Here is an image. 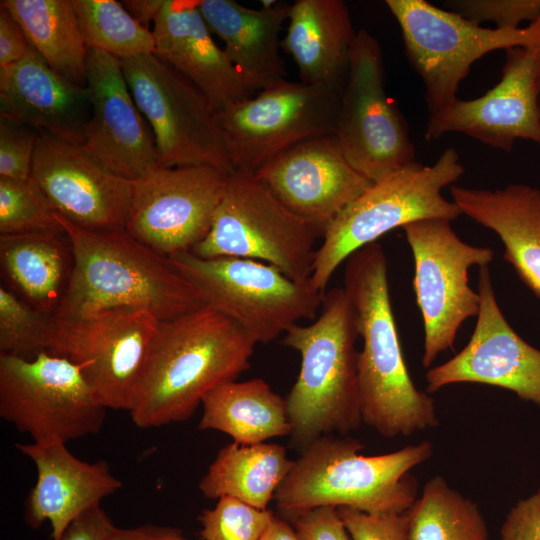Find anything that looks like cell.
Instances as JSON below:
<instances>
[{
  "label": "cell",
  "mask_w": 540,
  "mask_h": 540,
  "mask_svg": "<svg viewBox=\"0 0 540 540\" xmlns=\"http://www.w3.org/2000/svg\"><path fill=\"white\" fill-rule=\"evenodd\" d=\"M275 515L235 498L218 499L198 517L201 540H261Z\"/></svg>",
  "instance_id": "d590c367"
},
{
  "label": "cell",
  "mask_w": 540,
  "mask_h": 540,
  "mask_svg": "<svg viewBox=\"0 0 540 540\" xmlns=\"http://www.w3.org/2000/svg\"><path fill=\"white\" fill-rule=\"evenodd\" d=\"M344 290L363 339L358 353L362 421L387 438L437 426L434 400L415 387L403 358L387 259L379 243H370L347 258Z\"/></svg>",
  "instance_id": "7a4b0ae2"
},
{
  "label": "cell",
  "mask_w": 540,
  "mask_h": 540,
  "mask_svg": "<svg viewBox=\"0 0 540 540\" xmlns=\"http://www.w3.org/2000/svg\"><path fill=\"white\" fill-rule=\"evenodd\" d=\"M35 465L36 483L25 501L24 519L32 529L50 523L51 540H61L67 527L84 512L122 488L105 460L83 461L66 444L17 443Z\"/></svg>",
  "instance_id": "7402d4cb"
},
{
  "label": "cell",
  "mask_w": 540,
  "mask_h": 540,
  "mask_svg": "<svg viewBox=\"0 0 540 540\" xmlns=\"http://www.w3.org/2000/svg\"><path fill=\"white\" fill-rule=\"evenodd\" d=\"M199 430L229 435L238 444H258L291 434L286 399L261 378L225 382L202 400Z\"/></svg>",
  "instance_id": "f1b7e54d"
},
{
  "label": "cell",
  "mask_w": 540,
  "mask_h": 540,
  "mask_svg": "<svg viewBox=\"0 0 540 540\" xmlns=\"http://www.w3.org/2000/svg\"><path fill=\"white\" fill-rule=\"evenodd\" d=\"M409 540H491L478 505L440 475L408 510Z\"/></svg>",
  "instance_id": "1f68e13d"
},
{
  "label": "cell",
  "mask_w": 540,
  "mask_h": 540,
  "mask_svg": "<svg viewBox=\"0 0 540 540\" xmlns=\"http://www.w3.org/2000/svg\"><path fill=\"white\" fill-rule=\"evenodd\" d=\"M88 48L120 60L154 54L153 32L138 23L115 0H71Z\"/></svg>",
  "instance_id": "d6a6232c"
},
{
  "label": "cell",
  "mask_w": 540,
  "mask_h": 540,
  "mask_svg": "<svg viewBox=\"0 0 540 540\" xmlns=\"http://www.w3.org/2000/svg\"><path fill=\"white\" fill-rule=\"evenodd\" d=\"M254 176L322 237L337 216L373 184L348 162L334 135L291 147Z\"/></svg>",
  "instance_id": "ffe728a7"
},
{
  "label": "cell",
  "mask_w": 540,
  "mask_h": 540,
  "mask_svg": "<svg viewBox=\"0 0 540 540\" xmlns=\"http://www.w3.org/2000/svg\"><path fill=\"white\" fill-rule=\"evenodd\" d=\"M396 19L409 64L421 79L429 114L457 97L471 66L498 49L523 46L540 38V16L527 27L486 28L425 0H386Z\"/></svg>",
  "instance_id": "30bf717a"
},
{
  "label": "cell",
  "mask_w": 540,
  "mask_h": 540,
  "mask_svg": "<svg viewBox=\"0 0 540 540\" xmlns=\"http://www.w3.org/2000/svg\"><path fill=\"white\" fill-rule=\"evenodd\" d=\"M505 51L500 81L478 98H457L429 114L426 139L462 133L506 152L519 139L540 145V38Z\"/></svg>",
  "instance_id": "e0dca14e"
},
{
  "label": "cell",
  "mask_w": 540,
  "mask_h": 540,
  "mask_svg": "<svg viewBox=\"0 0 540 540\" xmlns=\"http://www.w3.org/2000/svg\"><path fill=\"white\" fill-rule=\"evenodd\" d=\"M501 540H540V489L518 501L500 529Z\"/></svg>",
  "instance_id": "60d3db41"
},
{
  "label": "cell",
  "mask_w": 540,
  "mask_h": 540,
  "mask_svg": "<svg viewBox=\"0 0 540 540\" xmlns=\"http://www.w3.org/2000/svg\"><path fill=\"white\" fill-rule=\"evenodd\" d=\"M463 173L457 150L448 147L431 165L413 161L373 182L326 229L316 250L311 285L324 292L341 263L391 230L422 219L458 218L460 208L445 199L442 190Z\"/></svg>",
  "instance_id": "8992f818"
},
{
  "label": "cell",
  "mask_w": 540,
  "mask_h": 540,
  "mask_svg": "<svg viewBox=\"0 0 540 540\" xmlns=\"http://www.w3.org/2000/svg\"><path fill=\"white\" fill-rule=\"evenodd\" d=\"M37 139L38 132L34 129L0 116V178L31 177Z\"/></svg>",
  "instance_id": "74e56055"
},
{
  "label": "cell",
  "mask_w": 540,
  "mask_h": 540,
  "mask_svg": "<svg viewBox=\"0 0 540 540\" xmlns=\"http://www.w3.org/2000/svg\"><path fill=\"white\" fill-rule=\"evenodd\" d=\"M121 63L152 130L159 166H209L227 175L234 172L216 110L196 86L154 54Z\"/></svg>",
  "instance_id": "4fadbf2b"
},
{
  "label": "cell",
  "mask_w": 540,
  "mask_h": 540,
  "mask_svg": "<svg viewBox=\"0 0 540 540\" xmlns=\"http://www.w3.org/2000/svg\"><path fill=\"white\" fill-rule=\"evenodd\" d=\"M52 317L1 285L0 353L30 358L44 350Z\"/></svg>",
  "instance_id": "e575fe53"
},
{
  "label": "cell",
  "mask_w": 540,
  "mask_h": 540,
  "mask_svg": "<svg viewBox=\"0 0 540 540\" xmlns=\"http://www.w3.org/2000/svg\"><path fill=\"white\" fill-rule=\"evenodd\" d=\"M159 322L151 312L133 307L53 316L44 350L78 364L107 409L129 412Z\"/></svg>",
  "instance_id": "8fae6325"
},
{
  "label": "cell",
  "mask_w": 540,
  "mask_h": 540,
  "mask_svg": "<svg viewBox=\"0 0 540 540\" xmlns=\"http://www.w3.org/2000/svg\"><path fill=\"white\" fill-rule=\"evenodd\" d=\"M356 314L344 288L324 293L320 314L292 326L282 344L298 351L301 367L286 399L290 442L302 452L333 433L357 430L362 421Z\"/></svg>",
  "instance_id": "277c9868"
},
{
  "label": "cell",
  "mask_w": 540,
  "mask_h": 540,
  "mask_svg": "<svg viewBox=\"0 0 540 540\" xmlns=\"http://www.w3.org/2000/svg\"><path fill=\"white\" fill-rule=\"evenodd\" d=\"M450 194L462 214L498 235L504 260L540 298V189L527 184L495 190L452 185Z\"/></svg>",
  "instance_id": "484cf974"
},
{
  "label": "cell",
  "mask_w": 540,
  "mask_h": 540,
  "mask_svg": "<svg viewBox=\"0 0 540 540\" xmlns=\"http://www.w3.org/2000/svg\"><path fill=\"white\" fill-rule=\"evenodd\" d=\"M30 45L59 75L86 86L88 47L71 0H2Z\"/></svg>",
  "instance_id": "4dcf8cb0"
},
{
  "label": "cell",
  "mask_w": 540,
  "mask_h": 540,
  "mask_svg": "<svg viewBox=\"0 0 540 540\" xmlns=\"http://www.w3.org/2000/svg\"><path fill=\"white\" fill-rule=\"evenodd\" d=\"M261 540H301L294 528L288 522L273 518Z\"/></svg>",
  "instance_id": "bcb514c9"
},
{
  "label": "cell",
  "mask_w": 540,
  "mask_h": 540,
  "mask_svg": "<svg viewBox=\"0 0 540 540\" xmlns=\"http://www.w3.org/2000/svg\"><path fill=\"white\" fill-rule=\"evenodd\" d=\"M402 229L414 259L413 289L424 327L422 364L429 368L453 347L463 322L477 316L480 297L469 285L468 270L488 266L494 251L462 241L444 218L414 221Z\"/></svg>",
  "instance_id": "5bb4252c"
},
{
  "label": "cell",
  "mask_w": 540,
  "mask_h": 540,
  "mask_svg": "<svg viewBox=\"0 0 540 540\" xmlns=\"http://www.w3.org/2000/svg\"><path fill=\"white\" fill-rule=\"evenodd\" d=\"M228 175L209 166H158L133 181L125 230L170 257L191 251L208 234Z\"/></svg>",
  "instance_id": "2e32d148"
},
{
  "label": "cell",
  "mask_w": 540,
  "mask_h": 540,
  "mask_svg": "<svg viewBox=\"0 0 540 540\" xmlns=\"http://www.w3.org/2000/svg\"><path fill=\"white\" fill-rule=\"evenodd\" d=\"M73 251V270L54 316H74L115 307H133L165 321L205 304L165 257L125 229L94 231L57 213Z\"/></svg>",
  "instance_id": "3957f363"
},
{
  "label": "cell",
  "mask_w": 540,
  "mask_h": 540,
  "mask_svg": "<svg viewBox=\"0 0 540 540\" xmlns=\"http://www.w3.org/2000/svg\"><path fill=\"white\" fill-rule=\"evenodd\" d=\"M293 462L280 444L232 442L219 450L198 488L209 499L229 496L267 510Z\"/></svg>",
  "instance_id": "f546056e"
},
{
  "label": "cell",
  "mask_w": 540,
  "mask_h": 540,
  "mask_svg": "<svg viewBox=\"0 0 540 540\" xmlns=\"http://www.w3.org/2000/svg\"><path fill=\"white\" fill-rule=\"evenodd\" d=\"M113 526L109 515L98 506L77 517L61 540H106Z\"/></svg>",
  "instance_id": "7bdbcfd3"
},
{
  "label": "cell",
  "mask_w": 540,
  "mask_h": 540,
  "mask_svg": "<svg viewBox=\"0 0 540 540\" xmlns=\"http://www.w3.org/2000/svg\"><path fill=\"white\" fill-rule=\"evenodd\" d=\"M91 115L83 146L117 175L135 181L159 166L152 130L127 84L121 60L88 48Z\"/></svg>",
  "instance_id": "44dd1931"
},
{
  "label": "cell",
  "mask_w": 540,
  "mask_h": 540,
  "mask_svg": "<svg viewBox=\"0 0 540 540\" xmlns=\"http://www.w3.org/2000/svg\"><path fill=\"white\" fill-rule=\"evenodd\" d=\"M288 518L301 540H350L336 507H317Z\"/></svg>",
  "instance_id": "ab89813d"
},
{
  "label": "cell",
  "mask_w": 540,
  "mask_h": 540,
  "mask_svg": "<svg viewBox=\"0 0 540 540\" xmlns=\"http://www.w3.org/2000/svg\"><path fill=\"white\" fill-rule=\"evenodd\" d=\"M57 213L32 177L0 178V235L64 232Z\"/></svg>",
  "instance_id": "836d02e7"
},
{
  "label": "cell",
  "mask_w": 540,
  "mask_h": 540,
  "mask_svg": "<svg viewBox=\"0 0 540 540\" xmlns=\"http://www.w3.org/2000/svg\"><path fill=\"white\" fill-rule=\"evenodd\" d=\"M90 115L86 86L59 75L32 46L19 62L0 67V116L82 145Z\"/></svg>",
  "instance_id": "603a6c76"
},
{
  "label": "cell",
  "mask_w": 540,
  "mask_h": 540,
  "mask_svg": "<svg viewBox=\"0 0 540 540\" xmlns=\"http://www.w3.org/2000/svg\"><path fill=\"white\" fill-rule=\"evenodd\" d=\"M355 438L327 435L305 448L277 489L274 501L285 516L322 506L370 514L402 513L417 499L410 471L428 460V441L397 451L365 456Z\"/></svg>",
  "instance_id": "5b68a950"
},
{
  "label": "cell",
  "mask_w": 540,
  "mask_h": 540,
  "mask_svg": "<svg viewBox=\"0 0 540 540\" xmlns=\"http://www.w3.org/2000/svg\"><path fill=\"white\" fill-rule=\"evenodd\" d=\"M479 311L467 345L426 374L427 392L456 383L501 387L540 407V349L510 326L497 303L488 266L479 268Z\"/></svg>",
  "instance_id": "ac0fdd59"
},
{
  "label": "cell",
  "mask_w": 540,
  "mask_h": 540,
  "mask_svg": "<svg viewBox=\"0 0 540 540\" xmlns=\"http://www.w3.org/2000/svg\"><path fill=\"white\" fill-rule=\"evenodd\" d=\"M261 4L254 9L232 0H199L209 30L222 39L225 54L251 93L286 79L279 35L291 4Z\"/></svg>",
  "instance_id": "d4e9b609"
},
{
  "label": "cell",
  "mask_w": 540,
  "mask_h": 540,
  "mask_svg": "<svg viewBox=\"0 0 540 540\" xmlns=\"http://www.w3.org/2000/svg\"><path fill=\"white\" fill-rule=\"evenodd\" d=\"M107 408L81 367L42 350L0 353V417L40 445L67 444L102 429Z\"/></svg>",
  "instance_id": "ba28073f"
},
{
  "label": "cell",
  "mask_w": 540,
  "mask_h": 540,
  "mask_svg": "<svg viewBox=\"0 0 540 540\" xmlns=\"http://www.w3.org/2000/svg\"><path fill=\"white\" fill-rule=\"evenodd\" d=\"M334 136L348 162L376 182L415 161L407 123L387 96L381 46L357 31L340 95Z\"/></svg>",
  "instance_id": "9a60e30c"
},
{
  "label": "cell",
  "mask_w": 540,
  "mask_h": 540,
  "mask_svg": "<svg viewBox=\"0 0 540 540\" xmlns=\"http://www.w3.org/2000/svg\"><path fill=\"white\" fill-rule=\"evenodd\" d=\"M152 32L154 55L196 86L216 111L251 97L224 50L214 42L199 0H166Z\"/></svg>",
  "instance_id": "cb8c5ba5"
},
{
  "label": "cell",
  "mask_w": 540,
  "mask_h": 540,
  "mask_svg": "<svg viewBox=\"0 0 540 540\" xmlns=\"http://www.w3.org/2000/svg\"><path fill=\"white\" fill-rule=\"evenodd\" d=\"M317 231L290 211L253 174L234 171L206 237L191 252L268 263L297 281L310 279Z\"/></svg>",
  "instance_id": "9c48e42d"
},
{
  "label": "cell",
  "mask_w": 540,
  "mask_h": 540,
  "mask_svg": "<svg viewBox=\"0 0 540 540\" xmlns=\"http://www.w3.org/2000/svg\"><path fill=\"white\" fill-rule=\"evenodd\" d=\"M288 20L281 46L295 61L300 82L341 93L357 34L345 2L297 0Z\"/></svg>",
  "instance_id": "4316f807"
},
{
  "label": "cell",
  "mask_w": 540,
  "mask_h": 540,
  "mask_svg": "<svg viewBox=\"0 0 540 540\" xmlns=\"http://www.w3.org/2000/svg\"><path fill=\"white\" fill-rule=\"evenodd\" d=\"M30 47L19 23L6 8L0 6V67L19 62Z\"/></svg>",
  "instance_id": "b9f144b4"
},
{
  "label": "cell",
  "mask_w": 540,
  "mask_h": 540,
  "mask_svg": "<svg viewBox=\"0 0 540 540\" xmlns=\"http://www.w3.org/2000/svg\"><path fill=\"white\" fill-rule=\"evenodd\" d=\"M538 106H539V114H540V98H539Z\"/></svg>",
  "instance_id": "7dc6e473"
},
{
  "label": "cell",
  "mask_w": 540,
  "mask_h": 540,
  "mask_svg": "<svg viewBox=\"0 0 540 540\" xmlns=\"http://www.w3.org/2000/svg\"><path fill=\"white\" fill-rule=\"evenodd\" d=\"M448 10L481 24L494 22L497 29H518L525 20L533 23L540 16V0H448Z\"/></svg>",
  "instance_id": "8d00e7d4"
},
{
  "label": "cell",
  "mask_w": 540,
  "mask_h": 540,
  "mask_svg": "<svg viewBox=\"0 0 540 540\" xmlns=\"http://www.w3.org/2000/svg\"><path fill=\"white\" fill-rule=\"evenodd\" d=\"M337 509L351 540H409L408 510L370 514L348 507Z\"/></svg>",
  "instance_id": "f35d334b"
},
{
  "label": "cell",
  "mask_w": 540,
  "mask_h": 540,
  "mask_svg": "<svg viewBox=\"0 0 540 540\" xmlns=\"http://www.w3.org/2000/svg\"><path fill=\"white\" fill-rule=\"evenodd\" d=\"M341 93L287 79L216 111L234 171L255 174L291 147L334 135Z\"/></svg>",
  "instance_id": "7c38bea8"
},
{
  "label": "cell",
  "mask_w": 540,
  "mask_h": 540,
  "mask_svg": "<svg viewBox=\"0 0 540 540\" xmlns=\"http://www.w3.org/2000/svg\"><path fill=\"white\" fill-rule=\"evenodd\" d=\"M203 303L224 314L256 343H269L303 319H316L324 292L265 262L203 258L191 251L168 257Z\"/></svg>",
  "instance_id": "52a82bcc"
},
{
  "label": "cell",
  "mask_w": 540,
  "mask_h": 540,
  "mask_svg": "<svg viewBox=\"0 0 540 540\" xmlns=\"http://www.w3.org/2000/svg\"><path fill=\"white\" fill-rule=\"evenodd\" d=\"M106 540H188L181 529L144 524L135 527L113 526Z\"/></svg>",
  "instance_id": "ee69618b"
},
{
  "label": "cell",
  "mask_w": 540,
  "mask_h": 540,
  "mask_svg": "<svg viewBox=\"0 0 540 540\" xmlns=\"http://www.w3.org/2000/svg\"><path fill=\"white\" fill-rule=\"evenodd\" d=\"M31 177L71 223L94 231L125 229L133 181L111 171L83 145L38 133Z\"/></svg>",
  "instance_id": "d6986e66"
},
{
  "label": "cell",
  "mask_w": 540,
  "mask_h": 540,
  "mask_svg": "<svg viewBox=\"0 0 540 540\" xmlns=\"http://www.w3.org/2000/svg\"><path fill=\"white\" fill-rule=\"evenodd\" d=\"M166 0H124L121 1L129 14L142 26L148 28L155 22Z\"/></svg>",
  "instance_id": "f6af8a7d"
},
{
  "label": "cell",
  "mask_w": 540,
  "mask_h": 540,
  "mask_svg": "<svg viewBox=\"0 0 540 540\" xmlns=\"http://www.w3.org/2000/svg\"><path fill=\"white\" fill-rule=\"evenodd\" d=\"M256 344L207 305L160 321L129 411L133 423L155 428L189 419L211 390L249 368Z\"/></svg>",
  "instance_id": "6da1fadb"
},
{
  "label": "cell",
  "mask_w": 540,
  "mask_h": 540,
  "mask_svg": "<svg viewBox=\"0 0 540 540\" xmlns=\"http://www.w3.org/2000/svg\"><path fill=\"white\" fill-rule=\"evenodd\" d=\"M0 265L7 288L38 311L58 312L73 270L65 231L0 235Z\"/></svg>",
  "instance_id": "83f0119b"
}]
</instances>
